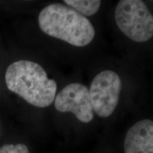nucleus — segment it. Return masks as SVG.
<instances>
[{
  "label": "nucleus",
  "mask_w": 153,
  "mask_h": 153,
  "mask_svg": "<svg viewBox=\"0 0 153 153\" xmlns=\"http://www.w3.org/2000/svg\"><path fill=\"white\" fill-rule=\"evenodd\" d=\"M125 153H153V121L145 119L128 130L124 141Z\"/></svg>",
  "instance_id": "nucleus-6"
},
{
  "label": "nucleus",
  "mask_w": 153,
  "mask_h": 153,
  "mask_svg": "<svg viewBox=\"0 0 153 153\" xmlns=\"http://www.w3.org/2000/svg\"><path fill=\"white\" fill-rule=\"evenodd\" d=\"M65 3L84 16H92L100 8L101 1L99 0H65Z\"/></svg>",
  "instance_id": "nucleus-7"
},
{
  "label": "nucleus",
  "mask_w": 153,
  "mask_h": 153,
  "mask_svg": "<svg viewBox=\"0 0 153 153\" xmlns=\"http://www.w3.org/2000/svg\"><path fill=\"white\" fill-rule=\"evenodd\" d=\"M115 20L120 31L132 41L143 43L153 36V16L140 0H121L115 10Z\"/></svg>",
  "instance_id": "nucleus-3"
},
{
  "label": "nucleus",
  "mask_w": 153,
  "mask_h": 153,
  "mask_svg": "<svg viewBox=\"0 0 153 153\" xmlns=\"http://www.w3.org/2000/svg\"><path fill=\"white\" fill-rule=\"evenodd\" d=\"M55 107L60 112H71L79 121L89 123L94 118L89 89L79 83L67 85L55 98Z\"/></svg>",
  "instance_id": "nucleus-5"
},
{
  "label": "nucleus",
  "mask_w": 153,
  "mask_h": 153,
  "mask_svg": "<svg viewBox=\"0 0 153 153\" xmlns=\"http://www.w3.org/2000/svg\"><path fill=\"white\" fill-rule=\"evenodd\" d=\"M89 90L94 111L101 118H107L118 104L121 80L116 72L104 70L94 78Z\"/></svg>",
  "instance_id": "nucleus-4"
},
{
  "label": "nucleus",
  "mask_w": 153,
  "mask_h": 153,
  "mask_svg": "<svg viewBox=\"0 0 153 153\" xmlns=\"http://www.w3.org/2000/svg\"><path fill=\"white\" fill-rule=\"evenodd\" d=\"M5 80L9 90L34 106H49L56 97V82L50 79L45 70L32 61L12 63L6 71Z\"/></svg>",
  "instance_id": "nucleus-1"
},
{
  "label": "nucleus",
  "mask_w": 153,
  "mask_h": 153,
  "mask_svg": "<svg viewBox=\"0 0 153 153\" xmlns=\"http://www.w3.org/2000/svg\"><path fill=\"white\" fill-rule=\"evenodd\" d=\"M0 153H30L24 144L4 145L0 148Z\"/></svg>",
  "instance_id": "nucleus-8"
},
{
  "label": "nucleus",
  "mask_w": 153,
  "mask_h": 153,
  "mask_svg": "<svg viewBox=\"0 0 153 153\" xmlns=\"http://www.w3.org/2000/svg\"><path fill=\"white\" fill-rule=\"evenodd\" d=\"M38 24L47 35L76 47L89 45L95 36L94 28L87 17L60 3L45 7L38 16Z\"/></svg>",
  "instance_id": "nucleus-2"
}]
</instances>
